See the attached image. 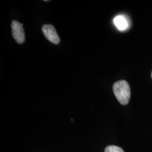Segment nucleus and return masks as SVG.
I'll return each instance as SVG.
<instances>
[{
  "label": "nucleus",
  "instance_id": "obj_5",
  "mask_svg": "<svg viewBox=\"0 0 152 152\" xmlns=\"http://www.w3.org/2000/svg\"><path fill=\"white\" fill-rule=\"evenodd\" d=\"M105 152H125L124 150L120 147L114 146V145H110L106 147L105 149Z\"/></svg>",
  "mask_w": 152,
  "mask_h": 152
},
{
  "label": "nucleus",
  "instance_id": "obj_1",
  "mask_svg": "<svg viewBox=\"0 0 152 152\" xmlns=\"http://www.w3.org/2000/svg\"><path fill=\"white\" fill-rule=\"evenodd\" d=\"M114 95L122 105L127 104L130 98V88L127 82L121 80L114 83L113 86Z\"/></svg>",
  "mask_w": 152,
  "mask_h": 152
},
{
  "label": "nucleus",
  "instance_id": "obj_4",
  "mask_svg": "<svg viewBox=\"0 0 152 152\" xmlns=\"http://www.w3.org/2000/svg\"><path fill=\"white\" fill-rule=\"evenodd\" d=\"M114 23L119 30L123 31L128 27V23L124 16L118 15L114 19Z\"/></svg>",
  "mask_w": 152,
  "mask_h": 152
},
{
  "label": "nucleus",
  "instance_id": "obj_3",
  "mask_svg": "<svg viewBox=\"0 0 152 152\" xmlns=\"http://www.w3.org/2000/svg\"><path fill=\"white\" fill-rule=\"evenodd\" d=\"M42 31L46 38L51 42L54 44H58L60 42V38L52 25L45 24L42 27Z\"/></svg>",
  "mask_w": 152,
  "mask_h": 152
},
{
  "label": "nucleus",
  "instance_id": "obj_6",
  "mask_svg": "<svg viewBox=\"0 0 152 152\" xmlns=\"http://www.w3.org/2000/svg\"></svg>",
  "mask_w": 152,
  "mask_h": 152
},
{
  "label": "nucleus",
  "instance_id": "obj_2",
  "mask_svg": "<svg viewBox=\"0 0 152 152\" xmlns=\"http://www.w3.org/2000/svg\"><path fill=\"white\" fill-rule=\"evenodd\" d=\"M11 29L12 36L17 43L22 44L25 41V33L23 27V24L16 20L11 23Z\"/></svg>",
  "mask_w": 152,
  "mask_h": 152
}]
</instances>
